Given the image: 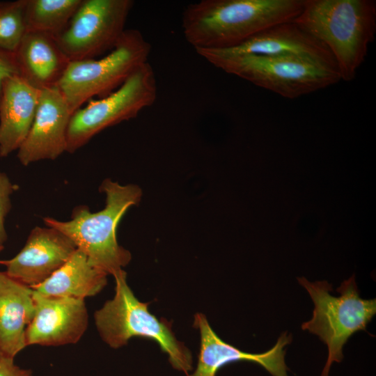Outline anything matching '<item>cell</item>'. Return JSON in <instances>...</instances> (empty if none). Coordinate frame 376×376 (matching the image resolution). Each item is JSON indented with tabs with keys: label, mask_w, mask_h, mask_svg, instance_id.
Here are the masks:
<instances>
[{
	"label": "cell",
	"mask_w": 376,
	"mask_h": 376,
	"mask_svg": "<svg viewBox=\"0 0 376 376\" xmlns=\"http://www.w3.org/2000/svg\"><path fill=\"white\" fill-rule=\"evenodd\" d=\"M304 0H202L182 13L184 36L196 50L236 47L273 25L292 21Z\"/></svg>",
	"instance_id": "cell-1"
},
{
	"label": "cell",
	"mask_w": 376,
	"mask_h": 376,
	"mask_svg": "<svg viewBox=\"0 0 376 376\" xmlns=\"http://www.w3.org/2000/svg\"><path fill=\"white\" fill-rule=\"evenodd\" d=\"M292 22L327 47L341 80L350 81L375 38L376 3L373 0H304Z\"/></svg>",
	"instance_id": "cell-2"
},
{
	"label": "cell",
	"mask_w": 376,
	"mask_h": 376,
	"mask_svg": "<svg viewBox=\"0 0 376 376\" xmlns=\"http://www.w3.org/2000/svg\"><path fill=\"white\" fill-rule=\"evenodd\" d=\"M100 189L106 195L102 210L91 212L87 206L79 205L68 221L45 217L43 222L70 238L92 266L113 276L132 259L130 252L118 243L116 229L128 209L139 203L142 190L136 185H120L110 178Z\"/></svg>",
	"instance_id": "cell-3"
},
{
	"label": "cell",
	"mask_w": 376,
	"mask_h": 376,
	"mask_svg": "<svg viewBox=\"0 0 376 376\" xmlns=\"http://www.w3.org/2000/svg\"><path fill=\"white\" fill-rule=\"evenodd\" d=\"M196 51L226 73L285 98H297L341 80L337 67L301 56L231 55L214 49Z\"/></svg>",
	"instance_id": "cell-4"
},
{
	"label": "cell",
	"mask_w": 376,
	"mask_h": 376,
	"mask_svg": "<svg viewBox=\"0 0 376 376\" xmlns=\"http://www.w3.org/2000/svg\"><path fill=\"white\" fill-rule=\"evenodd\" d=\"M113 276L115 295L94 314L95 324L102 340L116 349L127 345L134 336L152 340L168 354L174 369L189 374L193 369L191 352L175 338L171 322L150 313L148 303L141 302L135 297L123 269Z\"/></svg>",
	"instance_id": "cell-5"
},
{
	"label": "cell",
	"mask_w": 376,
	"mask_h": 376,
	"mask_svg": "<svg viewBox=\"0 0 376 376\" xmlns=\"http://www.w3.org/2000/svg\"><path fill=\"white\" fill-rule=\"evenodd\" d=\"M298 281L308 292L314 304L311 319L301 329L318 336L327 346L328 355L320 376H329L334 362L343 359V347L355 332L366 330L376 313V300L363 299L359 293L354 276L336 289L338 297L331 295L332 286L327 281Z\"/></svg>",
	"instance_id": "cell-6"
},
{
	"label": "cell",
	"mask_w": 376,
	"mask_h": 376,
	"mask_svg": "<svg viewBox=\"0 0 376 376\" xmlns=\"http://www.w3.org/2000/svg\"><path fill=\"white\" fill-rule=\"evenodd\" d=\"M150 42L137 29H125L114 48L100 58L70 61L56 84L73 113L95 97L113 92L148 62Z\"/></svg>",
	"instance_id": "cell-7"
},
{
	"label": "cell",
	"mask_w": 376,
	"mask_h": 376,
	"mask_svg": "<svg viewBox=\"0 0 376 376\" xmlns=\"http://www.w3.org/2000/svg\"><path fill=\"white\" fill-rule=\"evenodd\" d=\"M157 95L155 72L147 62L113 92L90 100L72 113L67 131V152L73 153L102 130L136 117L154 104Z\"/></svg>",
	"instance_id": "cell-8"
},
{
	"label": "cell",
	"mask_w": 376,
	"mask_h": 376,
	"mask_svg": "<svg viewBox=\"0 0 376 376\" xmlns=\"http://www.w3.org/2000/svg\"><path fill=\"white\" fill-rule=\"evenodd\" d=\"M134 4L132 0H82L54 39L70 61L95 58L116 45Z\"/></svg>",
	"instance_id": "cell-9"
},
{
	"label": "cell",
	"mask_w": 376,
	"mask_h": 376,
	"mask_svg": "<svg viewBox=\"0 0 376 376\" xmlns=\"http://www.w3.org/2000/svg\"><path fill=\"white\" fill-rule=\"evenodd\" d=\"M35 313L25 331L26 346L77 343L84 334L88 315L84 299L47 296L33 290Z\"/></svg>",
	"instance_id": "cell-10"
},
{
	"label": "cell",
	"mask_w": 376,
	"mask_h": 376,
	"mask_svg": "<svg viewBox=\"0 0 376 376\" xmlns=\"http://www.w3.org/2000/svg\"><path fill=\"white\" fill-rule=\"evenodd\" d=\"M72 113L55 86L41 90L31 130L17 150L23 166L41 160H54L67 152V131Z\"/></svg>",
	"instance_id": "cell-11"
},
{
	"label": "cell",
	"mask_w": 376,
	"mask_h": 376,
	"mask_svg": "<svg viewBox=\"0 0 376 376\" xmlns=\"http://www.w3.org/2000/svg\"><path fill=\"white\" fill-rule=\"evenodd\" d=\"M76 250L73 242L59 230L36 226L21 251L0 264L6 266L10 276L32 288L49 278Z\"/></svg>",
	"instance_id": "cell-12"
},
{
	"label": "cell",
	"mask_w": 376,
	"mask_h": 376,
	"mask_svg": "<svg viewBox=\"0 0 376 376\" xmlns=\"http://www.w3.org/2000/svg\"><path fill=\"white\" fill-rule=\"evenodd\" d=\"M194 327L200 331V352L195 370L187 376H215L224 365L240 361L256 363L272 376H288L285 347L291 343L290 334L283 333L274 347L265 352L249 353L221 340L202 313L194 315Z\"/></svg>",
	"instance_id": "cell-13"
},
{
	"label": "cell",
	"mask_w": 376,
	"mask_h": 376,
	"mask_svg": "<svg viewBox=\"0 0 376 376\" xmlns=\"http://www.w3.org/2000/svg\"><path fill=\"white\" fill-rule=\"evenodd\" d=\"M214 50L231 55L297 56L337 67L327 47L292 21L269 26L236 47Z\"/></svg>",
	"instance_id": "cell-14"
},
{
	"label": "cell",
	"mask_w": 376,
	"mask_h": 376,
	"mask_svg": "<svg viewBox=\"0 0 376 376\" xmlns=\"http://www.w3.org/2000/svg\"><path fill=\"white\" fill-rule=\"evenodd\" d=\"M41 90L19 75L7 78L0 99V157L17 150L32 126Z\"/></svg>",
	"instance_id": "cell-15"
},
{
	"label": "cell",
	"mask_w": 376,
	"mask_h": 376,
	"mask_svg": "<svg viewBox=\"0 0 376 376\" xmlns=\"http://www.w3.org/2000/svg\"><path fill=\"white\" fill-rule=\"evenodd\" d=\"M20 76L42 90L56 86L70 61L52 36L26 31L16 51Z\"/></svg>",
	"instance_id": "cell-16"
},
{
	"label": "cell",
	"mask_w": 376,
	"mask_h": 376,
	"mask_svg": "<svg viewBox=\"0 0 376 376\" xmlns=\"http://www.w3.org/2000/svg\"><path fill=\"white\" fill-rule=\"evenodd\" d=\"M33 290L0 272V350L15 358L24 347L25 331L35 313Z\"/></svg>",
	"instance_id": "cell-17"
},
{
	"label": "cell",
	"mask_w": 376,
	"mask_h": 376,
	"mask_svg": "<svg viewBox=\"0 0 376 376\" xmlns=\"http://www.w3.org/2000/svg\"><path fill=\"white\" fill-rule=\"evenodd\" d=\"M107 274L92 266L77 249L68 260L33 290L54 297L85 299L98 294L107 285Z\"/></svg>",
	"instance_id": "cell-18"
},
{
	"label": "cell",
	"mask_w": 376,
	"mask_h": 376,
	"mask_svg": "<svg viewBox=\"0 0 376 376\" xmlns=\"http://www.w3.org/2000/svg\"><path fill=\"white\" fill-rule=\"evenodd\" d=\"M82 0H26L25 19L27 31L53 36L68 26Z\"/></svg>",
	"instance_id": "cell-19"
},
{
	"label": "cell",
	"mask_w": 376,
	"mask_h": 376,
	"mask_svg": "<svg viewBox=\"0 0 376 376\" xmlns=\"http://www.w3.org/2000/svg\"><path fill=\"white\" fill-rule=\"evenodd\" d=\"M26 0L0 1V47L15 52L26 33Z\"/></svg>",
	"instance_id": "cell-20"
},
{
	"label": "cell",
	"mask_w": 376,
	"mask_h": 376,
	"mask_svg": "<svg viewBox=\"0 0 376 376\" xmlns=\"http://www.w3.org/2000/svg\"><path fill=\"white\" fill-rule=\"evenodd\" d=\"M17 188L8 176L0 171V244L2 245L8 239L5 220L11 209L10 196Z\"/></svg>",
	"instance_id": "cell-21"
},
{
	"label": "cell",
	"mask_w": 376,
	"mask_h": 376,
	"mask_svg": "<svg viewBox=\"0 0 376 376\" xmlns=\"http://www.w3.org/2000/svg\"><path fill=\"white\" fill-rule=\"evenodd\" d=\"M15 75L20 76V71L15 52L0 47V99L3 81Z\"/></svg>",
	"instance_id": "cell-22"
},
{
	"label": "cell",
	"mask_w": 376,
	"mask_h": 376,
	"mask_svg": "<svg viewBox=\"0 0 376 376\" xmlns=\"http://www.w3.org/2000/svg\"><path fill=\"white\" fill-rule=\"evenodd\" d=\"M0 376H33V373L16 365L13 357L0 350Z\"/></svg>",
	"instance_id": "cell-23"
},
{
	"label": "cell",
	"mask_w": 376,
	"mask_h": 376,
	"mask_svg": "<svg viewBox=\"0 0 376 376\" xmlns=\"http://www.w3.org/2000/svg\"><path fill=\"white\" fill-rule=\"evenodd\" d=\"M3 249H4L3 245L0 244V252L2 251L3 250Z\"/></svg>",
	"instance_id": "cell-24"
}]
</instances>
